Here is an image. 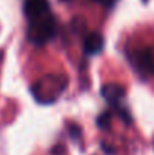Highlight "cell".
<instances>
[{"label":"cell","instance_id":"cell-3","mask_svg":"<svg viewBox=\"0 0 154 155\" xmlns=\"http://www.w3.org/2000/svg\"><path fill=\"white\" fill-rule=\"evenodd\" d=\"M103 98L113 107H118L125 97V89L121 84H104L101 89Z\"/></svg>","mask_w":154,"mask_h":155},{"label":"cell","instance_id":"cell-5","mask_svg":"<svg viewBox=\"0 0 154 155\" xmlns=\"http://www.w3.org/2000/svg\"><path fill=\"white\" fill-rule=\"evenodd\" d=\"M103 47H104V39H103L101 33H97V32L89 33L83 41V51L89 56L101 53Z\"/></svg>","mask_w":154,"mask_h":155},{"label":"cell","instance_id":"cell-1","mask_svg":"<svg viewBox=\"0 0 154 155\" xmlns=\"http://www.w3.org/2000/svg\"><path fill=\"white\" fill-rule=\"evenodd\" d=\"M24 17L27 21V39L33 45H44L56 36V18L49 0H24Z\"/></svg>","mask_w":154,"mask_h":155},{"label":"cell","instance_id":"cell-4","mask_svg":"<svg viewBox=\"0 0 154 155\" xmlns=\"http://www.w3.org/2000/svg\"><path fill=\"white\" fill-rule=\"evenodd\" d=\"M135 63L145 72L154 75V47H148L145 50L138 51L135 57Z\"/></svg>","mask_w":154,"mask_h":155},{"label":"cell","instance_id":"cell-2","mask_svg":"<svg viewBox=\"0 0 154 155\" xmlns=\"http://www.w3.org/2000/svg\"><path fill=\"white\" fill-rule=\"evenodd\" d=\"M67 78L62 75H47L43 80H39L32 87V94L36 101L43 104H50L56 101L60 94L65 91Z\"/></svg>","mask_w":154,"mask_h":155},{"label":"cell","instance_id":"cell-6","mask_svg":"<svg viewBox=\"0 0 154 155\" xmlns=\"http://www.w3.org/2000/svg\"><path fill=\"white\" fill-rule=\"evenodd\" d=\"M92 2L100 3L103 6H113V3H115V0H92Z\"/></svg>","mask_w":154,"mask_h":155}]
</instances>
